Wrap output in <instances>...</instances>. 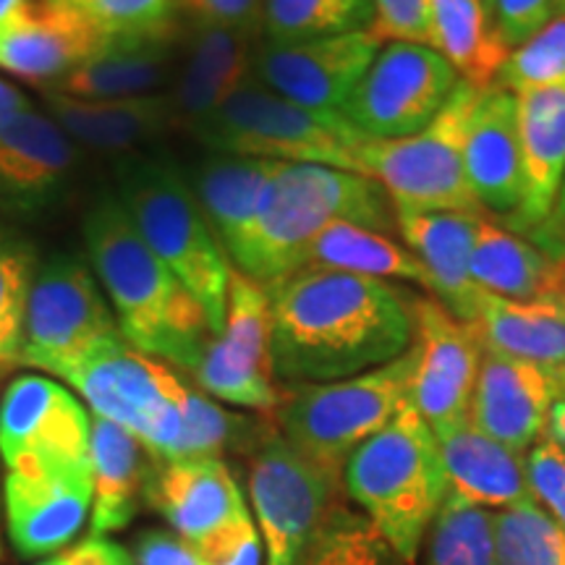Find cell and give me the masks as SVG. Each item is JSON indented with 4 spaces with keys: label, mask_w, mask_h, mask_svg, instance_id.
Segmentation results:
<instances>
[{
    "label": "cell",
    "mask_w": 565,
    "mask_h": 565,
    "mask_svg": "<svg viewBox=\"0 0 565 565\" xmlns=\"http://www.w3.org/2000/svg\"><path fill=\"white\" fill-rule=\"evenodd\" d=\"M490 11L511 51L555 17L553 0H490Z\"/></svg>",
    "instance_id": "obj_46"
},
{
    "label": "cell",
    "mask_w": 565,
    "mask_h": 565,
    "mask_svg": "<svg viewBox=\"0 0 565 565\" xmlns=\"http://www.w3.org/2000/svg\"><path fill=\"white\" fill-rule=\"evenodd\" d=\"M0 370H3V366H0Z\"/></svg>",
    "instance_id": "obj_58"
},
{
    "label": "cell",
    "mask_w": 565,
    "mask_h": 565,
    "mask_svg": "<svg viewBox=\"0 0 565 565\" xmlns=\"http://www.w3.org/2000/svg\"><path fill=\"white\" fill-rule=\"evenodd\" d=\"M463 166L479 207L500 217H513L524 202V168H521L515 95L503 84L479 89L466 129Z\"/></svg>",
    "instance_id": "obj_21"
},
{
    "label": "cell",
    "mask_w": 565,
    "mask_h": 565,
    "mask_svg": "<svg viewBox=\"0 0 565 565\" xmlns=\"http://www.w3.org/2000/svg\"><path fill=\"white\" fill-rule=\"evenodd\" d=\"M134 563L137 565H202L192 542L166 529H147L134 540Z\"/></svg>",
    "instance_id": "obj_48"
},
{
    "label": "cell",
    "mask_w": 565,
    "mask_h": 565,
    "mask_svg": "<svg viewBox=\"0 0 565 565\" xmlns=\"http://www.w3.org/2000/svg\"><path fill=\"white\" fill-rule=\"evenodd\" d=\"M343 482L364 519L406 565L416 561L450 492L440 445L412 401L353 450Z\"/></svg>",
    "instance_id": "obj_4"
},
{
    "label": "cell",
    "mask_w": 565,
    "mask_h": 565,
    "mask_svg": "<svg viewBox=\"0 0 565 565\" xmlns=\"http://www.w3.org/2000/svg\"><path fill=\"white\" fill-rule=\"evenodd\" d=\"M145 494L150 505L166 515L175 534H181L192 545L249 513L244 494L223 458L154 461Z\"/></svg>",
    "instance_id": "obj_22"
},
{
    "label": "cell",
    "mask_w": 565,
    "mask_h": 565,
    "mask_svg": "<svg viewBox=\"0 0 565 565\" xmlns=\"http://www.w3.org/2000/svg\"><path fill=\"white\" fill-rule=\"evenodd\" d=\"M173 61V26L126 38H103L100 45L45 92L79 100H129L158 95Z\"/></svg>",
    "instance_id": "obj_25"
},
{
    "label": "cell",
    "mask_w": 565,
    "mask_h": 565,
    "mask_svg": "<svg viewBox=\"0 0 565 565\" xmlns=\"http://www.w3.org/2000/svg\"><path fill=\"white\" fill-rule=\"evenodd\" d=\"M383 51L372 30L303 42H265L252 61L254 79L301 108L341 113Z\"/></svg>",
    "instance_id": "obj_15"
},
{
    "label": "cell",
    "mask_w": 565,
    "mask_h": 565,
    "mask_svg": "<svg viewBox=\"0 0 565 565\" xmlns=\"http://www.w3.org/2000/svg\"><path fill=\"white\" fill-rule=\"evenodd\" d=\"M372 32L380 40L429 45V0H374Z\"/></svg>",
    "instance_id": "obj_45"
},
{
    "label": "cell",
    "mask_w": 565,
    "mask_h": 565,
    "mask_svg": "<svg viewBox=\"0 0 565 565\" xmlns=\"http://www.w3.org/2000/svg\"><path fill=\"white\" fill-rule=\"evenodd\" d=\"M498 84L513 95L565 84V13H555L540 32L513 47Z\"/></svg>",
    "instance_id": "obj_41"
},
{
    "label": "cell",
    "mask_w": 565,
    "mask_h": 565,
    "mask_svg": "<svg viewBox=\"0 0 565 565\" xmlns=\"http://www.w3.org/2000/svg\"><path fill=\"white\" fill-rule=\"evenodd\" d=\"M374 0H263L267 42H303L372 30Z\"/></svg>",
    "instance_id": "obj_35"
},
{
    "label": "cell",
    "mask_w": 565,
    "mask_h": 565,
    "mask_svg": "<svg viewBox=\"0 0 565 565\" xmlns=\"http://www.w3.org/2000/svg\"><path fill=\"white\" fill-rule=\"evenodd\" d=\"M34 275L38 265H34L32 246L9 231H0V366L19 364Z\"/></svg>",
    "instance_id": "obj_39"
},
{
    "label": "cell",
    "mask_w": 565,
    "mask_h": 565,
    "mask_svg": "<svg viewBox=\"0 0 565 565\" xmlns=\"http://www.w3.org/2000/svg\"><path fill=\"white\" fill-rule=\"evenodd\" d=\"M270 171L273 160L223 152H212L196 166L194 196L228 259L252 228Z\"/></svg>",
    "instance_id": "obj_31"
},
{
    "label": "cell",
    "mask_w": 565,
    "mask_h": 565,
    "mask_svg": "<svg viewBox=\"0 0 565 565\" xmlns=\"http://www.w3.org/2000/svg\"><path fill=\"white\" fill-rule=\"evenodd\" d=\"M63 565H134L126 550L105 536H87L79 545L63 550Z\"/></svg>",
    "instance_id": "obj_50"
},
{
    "label": "cell",
    "mask_w": 565,
    "mask_h": 565,
    "mask_svg": "<svg viewBox=\"0 0 565 565\" xmlns=\"http://www.w3.org/2000/svg\"><path fill=\"white\" fill-rule=\"evenodd\" d=\"M414 377L408 401L433 429L469 419L484 341L477 324L461 322L437 299H416Z\"/></svg>",
    "instance_id": "obj_16"
},
{
    "label": "cell",
    "mask_w": 565,
    "mask_h": 565,
    "mask_svg": "<svg viewBox=\"0 0 565 565\" xmlns=\"http://www.w3.org/2000/svg\"><path fill=\"white\" fill-rule=\"evenodd\" d=\"M393 233L395 204L377 181L341 168L273 162L257 215L231 263L263 286L301 267L303 252L330 223Z\"/></svg>",
    "instance_id": "obj_3"
},
{
    "label": "cell",
    "mask_w": 565,
    "mask_h": 565,
    "mask_svg": "<svg viewBox=\"0 0 565 565\" xmlns=\"http://www.w3.org/2000/svg\"><path fill=\"white\" fill-rule=\"evenodd\" d=\"M103 416L145 445L158 463L173 461L181 440V393L186 383L162 359L126 341L105 338L61 374Z\"/></svg>",
    "instance_id": "obj_8"
},
{
    "label": "cell",
    "mask_w": 565,
    "mask_h": 565,
    "mask_svg": "<svg viewBox=\"0 0 565 565\" xmlns=\"http://www.w3.org/2000/svg\"><path fill=\"white\" fill-rule=\"evenodd\" d=\"M202 565H263L265 545L249 513L196 542Z\"/></svg>",
    "instance_id": "obj_44"
},
{
    "label": "cell",
    "mask_w": 565,
    "mask_h": 565,
    "mask_svg": "<svg viewBox=\"0 0 565 565\" xmlns=\"http://www.w3.org/2000/svg\"><path fill=\"white\" fill-rule=\"evenodd\" d=\"M477 330L487 349L524 359L565 380V294L532 301L479 296Z\"/></svg>",
    "instance_id": "obj_28"
},
{
    "label": "cell",
    "mask_w": 565,
    "mask_h": 565,
    "mask_svg": "<svg viewBox=\"0 0 565 565\" xmlns=\"http://www.w3.org/2000/svg\"><path fill=\"white\" fill-rule=\"evenodd\" d=\"M92 494V466L9 471L6 526L11 545L24 557L63 553L87 524Z\"/></svg>",
    "instance_id": "obj_17"
},
{
    "label": "cell",
    "mask_w": 565,
    "mask_h": 565,
    "mask_svg": "<svg viewBox=\"0 0 565 565\" xmlns=\"http://www.w3.org/2000/svg\"><path fill=\"white\" fill-rule=\"evenodd\" d=\"M74 162V141L51 116L34 110V105L3 118L0 204L13 212H40L66 189Z\"/></svg>",
    "instance_id": "obj_19"
},
{
    "label": "cell",
    "mask_w": 565,
    "mask_h": 565,
    "mask_svg": "<svg viewBox=\"0 0 565 565\" xmlns=\"http://www.w3.org/2000/svg\"><path fill=\"white\" fill-rule=\"evenodd\" d=\"M38 565H63V557H61V555H55V557H51V561L38 563Z\"/></svg>",
    "instance_id": "obj_56"
},
{
    "label": "cell",
    "mask_w": 565,
    "mask_h": 565,
    "mask_svg": "<svg viewBox=\"0 0 565 565\" xmlns=\"http://www.w3.org/2000/svg\"><path fill=\"white\" fill-rule=\"evenodd\" d=\"M103 38L147 34L171 26L175 0H68Z\"/></svg>",
    "instance_id": "obj_42"
},
{
    "label": "cell",
    "mask_w": 565,
    "mask_h": 565,
    "mask_svg": "<svg viewBox=\"0 0 565 565\" xmlns=\"http://www.w3.org/2000/svg\"><path fill=\"white\" fill-rule=\"evenodd\" d=\"M484 3H487V6H490V0H484Z\"/></svg>",
    "instance_id": "obj_57"
},
{
    "label": "cell",
    "mask_w": 565,
    "mask_h": 565,
    "mask_svg": "<svg viewBox=\"0 0 565 565\" xmlns=\"http://www.w3.org/2000/svg\"><path fill=\"white\" fill-rule=\"evenodd\" d=\"M429 45L477 89L494 84L511 55L484 0H429Z\"/></svg>",
    "instance_id": "obj_32"
},
{
    "label": "cell",
    "mask_w": 565,
    "mask_h": 565,
    "mask_svg": "<svg viewBox=\"0 0 565 565\" xmlns=\"http://www.w3.org/2000/svg\"><path fill=\"white\" fill-rule=\"evenodd\" d=\"M479 212L395 210L406 249L419 259L435 299L461 322L477 324L479 286L471 278V242Z\"/></svg>",
    "instance_id": "obj_23"
},
{
    "label": "cell",
    "mask_w": 565,
    "mask_h": 565,
    "mask_svg": "<svg viewBox=\"0 0 565 565\" xmlns=\"http://www.w3.org/2000/svg\"><path fill=\"white\" fill-rule=\"evenodd\" d=\"M524 202L508 217L513 233L534 231L553 210L565 173V84L515 95Z\"/></svg>",
    "instance_id": "obj_24"
},
{
    "label": "cell",
    "mask_w": 565,
    "mask_h": 565,
    "mask_svg": "<svg viewBox=\"0 0 565 565\" xmlns=\"http://www.w3.org/2000/svg\"><path fill=\"white\" fill-rule=\"evenodd\" d=\"M194 134L212 152L362 173L359 154L366 137L343 113L301 108L252 76Z\"/></svg>",
    "instance_id": "obj_6"
},
{
    "label": "cell",
    "mask_w": 565,
    "mask_h": 565,
    "mask_svg": "<svg viewBox=\"0 0 565 565\" xmlns=\"http://www.w3.org/2000/svg\"><path fill=\"white\" fill-rule=\"evenodd\" d=\"M526 482L534 503L565 532V450L550 437L526 454Z\"/></svg>",
    "instance_id": "obj_43"
},
{
    "label": "cell",
    "mask_w": 565,
    "mask_h": 565,
    "mask_svg": "<svg viewBox=\"0 0 565 565\" xmlns=\"http://www.w3.org/2000/svg\"><path fill=\"white\" fill-rule=\"evenodd\" d=\"M47 110L71 141L100 152H126L175 124L171 97L147 95L129 100H79L45 92Z\"/></svg>",
    "instance_id": "obj_29"
},
{
    "label": "cell",
    "mask_w": 565,
    "mask_h": 565,
    "mask_svg": "<svg viewBox=\"0 0 565 565\" xmlns=\"http://www.w3.org/2000/svg\"><path fill=\"white\" fill-rule=\"evenodd\" d=\"M440 445L450 492L479 508H513L534 500L526 482V456L492 440L471 419L433 429Z\"/></svg>",
    "instance_id": "obj_26"
},
{
    "label": "cell",
    "mask_w": 565,
    "mask_h": 565,
    "mask_svg": "<svg viewBox=\"0 0 565 565\" xmlns=\"http://www.w3.org/2000/svg\"><path fill=\"white\" fill-rule=\"evenodd\" d=\"M471 278L479 291L513 301L557 294V263L526 236L479 215L471 242Z\"/></svg>",
    "instance_id": "obj_33"
},
{
    "label": "cell",
    "mask_w": 565,
    "mask_h": 565,
    "mask_svg": "<svg viewBox=\"0 0 565 565\" xmlns=\"http://www.w3.org/2000/svg\"><path fill=\"white\" fill-rule=\"evenodd\" d=\"M249 34L196 24L189 40L186 63L171 97L175 121L194 131L228 103L233 92L249 79Z\"/></svg>",
    "instance_id": "obj_27"
},
{
    "label": "cell",
    "mask_w": 565,
    "mask_h": 565,
    "mask_svg": "<svg viewBox=\"0 0 565 565\" xmlns=\"http://www.w3.org/2000/svg\"><path fill=\"white\" fill-rule=\"evenodd\" d=\"M113 335H121V328L92 267L71 254L47 259L26 301L19 364L61 377Z\"/></svg>",
    "instance_id": "obj_10"
},
{
    "label": "cell",
    "mask_w": 565,
    "mask_h": 565,
    "mask_svg": "<svg viewBox=\"0 0 565 565\" xmlns=\"http://www.w3.org/2000/svg\"><path fill=\"white\" fill-rule=\"evenodd\" d=\"M557 387L561 380L542 366L484 345L469 419L492 440L526 456L547 433Z\"/></svg>",
    "instance_id": "obj_18"
},
{
    "label": "cell",
    "mask_w": 565,
    "mask_h": 565,
    "mask_svg": "<svg viewBox=\"0 0 565 565\" xmlns=\"http://www.w3.org/2000/svg\"><path fill=\"white\" fill-rule=\"evenodd\" d=\"M30 3L32 0H0V24H3V21L17 19Z\"/></svg>",
    "instance_id": "obj_53"
},
{
    "label": "cell",
    "mask_w": 565,
    "mask_h": 565,
    "mask_svg": "<svg viewBox=\"0 0 565 565\" xmlns=\"http://www.w3.org/2000/svg\"><path fill=\"white\" fill-rule=\"evenodd\" d=\"M479 89L469 82L458 87L435 121L404 139H366L362 173L385 189L395 210L414 212H479L463 166L469 116Z\"/></svg>",
    "instance_id": "obj_9"
},
{
    "label": "cell",
    "mask_w": 565,
    "mask_h": 565,
    "mask_svg": "<svg viewBox=\"0 0 565 565\" xmlns=\"http://www.w3.org/2000/svg\"><path fill=\"white\" fill-rule=\"evenodd\" d=\"M526 238L536 249L545 252L550 259H555V263L565 259V173L553 210H550V215L534 231L526 233Z\"/></svg>",
    "instance_id": "obj_49"
},
{
    "label": "cell",
    "mask_w": 565,
    "mask_h": 565,
    "mask_svg": "<svg viewBox=\"0 0 565 565\" xmlns=\"http://www.w3.org/2000/svg\"><path fill=\"white\" fill-rule=\"evenodd\" d=\"M545 437H550V440H553L557 448L565 450V380L561 383V387H557L553 408H550Z\"/></svg>",
    "instance_id": "obj_51"
},
{
    "label": "cell",
    "mask_w": 565,
    "mask_h": 565,
    "mask_svg": "<svg viewBox=\"0 0 565 565\" xmlns=\"http://www.w3.org/2000/svg\"><path fill=\"white\" fill-rule=\"evenodd\" d=\"M92 416L74 393L42 374H21L0 401V456L9 471L92 466Z\"/></svg>",
    "instance_id": "obj_14"
},
{
    "label": "cell",
    "mask_w": 565,
    "mask_h": 565,
    "mask_svg": "<svg viewBox=\"0 0 565 565\" xmlns=\"http://www.w3.org/2000/svg\"><path fill=\"white\" fill-rule=\"evenodd\" d=\"M557 294H565V259L557 263Z\"/></svg>",
    "instance_id": "obj_54"
},
{
    "label": "cell",
    "mask_w": 565,
    "mask_h": 565,
    "mask_svg": "<svg viewBox=\"0 0 565 565\" xmlns=\"http://www.w3.org/2000/svg\"><path fill=\"white\" fill-rule=\"evenodd\" d=\"M458 71L422 42H391L343 105V118L366 139H404L435 121L450 100Z\"/></svg>",
    "instance_id": "obj_12"
},
{
    "label": "cell",
    "mask_w": 565,
    "mask_h": 565,
    "mask_svg": "<svg viewBox=\"0 0 565 565\" xmlns=\"http://www.w3.org/2000/svg\"><path fill=\"white\" fill-rule=\"evenodd\" d=\"M246 435V419L225 412L215 398L186 385L181 393V440L173 461L223 458Z\"/></svg>",
    "instance_id": "obj_40"
},
{
    "label": "cell",
    "mask_w": 565,
    "mask_h": 565,
    "mask_svg": "<svg viewBox=\"0 0 565 565\" xmlns=\"http://www.w3.org/2000/svg\"><path fill=\"white\" fill-rule=\"evenodd\" d=\"M299 270H335L377 280H406L429 288L419 259L391 233L345 221L330 223L303 252Z\"/></svg>",
    "instance_id": "obj_34"
},
{
    "label": "cell",
    "mask_w": 565,
    "mask_h": 565,
    "mask_svg": "<svg viewBox=\"0 0 565 565\" xmlns=\"http://www.w3.org/2000/svg\"><path fill=\"white\" fill-rule=\"evenodd\" d=\"M118 202L147 246L202 303L212 335L221 333L233 263L210 228L192 183L171 162L131 158L118 168Z\"/></svg>",
    "instance_id": "obj_5"
},
{
    "label": "cell",
    "mask_w": 565,
    "mask_h": 565,
    "mask_svg": "<svg viewBox=\"0 0 565 565\" xmlns=\"http://www.w3.org/2000/svg\"><path fill=\"white\" fill-rule=\"evenodd\" d=\"M194 24L246 32L263 24V0H175Z\"/></svg>",
    "instance_id": "obj_47"
},
{
    "label": "cell",
    "mask_w": 565,
    "mask_h": 565,
    "mask_svg": "<svg viewBox=\"0 0 565 565\" xmlns=\"http://www.w3.org/2000/svg\"><path fill=\"white\" fill-rule=\"evenodd\" d=\"M192 374L210 398L223 404L252 412L280 406L270 359V294L236 265L231 267L223 330L204 345Z\"/></svg>",
    "instance_id": "obj_13"
},
{
    "label": "cell",
    "mask_w": 565,
    "mask_h": 565,
    "mask_svg": "<svg viewBox=\"0 0 565 565\" xmlns=\"http://www.w3.org/2000/svg\"><path fill=\"white\" fill-rule=\"evenodd\" d=\"M416 364L414 345L395 362L320 385H296L282 395L280 435L330 475L341 477L359 445L377 435L408 401Z\"/></svg>",
    "instance_id": "obj_7"
},
{
    "label": "cell",
    "mask_w": 565,
    "mask_h": 565,
    "mask_svg": "<svg viewBox=\"0 0 565 565\" xmlns=\"http://www.w3.org/2000/svg\"><path fill=\"white\" fill-rule=\"evenodd\" d=\"M84 246L126 341L194 372L212 338L207 312L147 246L116 196H103L87 212Z\"/></svg>",
    "instance_id": "obj_2"
},
{
    "label": "cell",
    "mask_w": 565,
    "mask_h": 565,
    "mask_svg": "<svg viewBox=\"0 0 565 565\" xmlns=\"http://www.w3.org/2000/svg\"><path fill=\"white\" fill-rule=\"evenodd\" d=\"M275 380L320 385L395 362L414 345L412 307L387 280L296 270L267 286Z\"/></svg>",
    "instance_id": "obj_1"
},
{
    "label": "cell",
    "mask_w": 565,
    "mask_h": 565,
    "mask_svg": "<svg viewBox=\"0 0 565 565\" xmlns=\"http://www.w3.org/2000/svg\"><path fill=\"white\" fill-rule=\"evenodd\" d=\"M338 477L296 450L280 433L267 435L249 463V498L265 565H299L333 511Z\"/></svg>",
    "instance_id": "obj_11"
},
{
    "label": "cell",
    "mask_w": 565,
    "mask_h": 565,
    "mask_svg": "<svg viewBox=\"0 0 565 565\" xmlns=\"http://www.w3.org/2000/svg\"><path fill=\"white\" fill-rule=\"evenodd\" d=\"M26 108H32L30 97H26L24 92L17 87V84L0 79V121L13 116V113H21Z\"/></svg>",
    "instance_id": "obj_52"
},
{
    "label": "cell",
    "mask_w": 565,
    "mask_h": 565,
    "mask_svg": "<svg viewBox=\"0 0 565 565\" xmlns=\"http://www.w3.org/2000/svg\"><path fill=\"white\" fill-rule=\"evenodd\" d=\"M555 13H565V0H553Z\"/></svg>",
    "instance_id": "obj_55"
},
{
    "label": "cell",
    "mask_w": 565,
    "mask_h": 565,
    "mask_svg": "<svg viewBox=\"0 0 565 565\" xmlns=\"http://www.w3.org/2000/svg\"><path fill=\"white\" fill-rule=\"evenodd\" d=\"M500 565H565V532L534 500L492 513Z\"/></svg>",
    "instance_id": "obj_37"
},
{
    "label": "cell",
    "mask_w": 565,
    "mask_h": 565,
    "mask_svg": "<svg viewBox=\"0 0 565 565\" xmlns=\"http://www.w3.org/2000/svg\"><path fill=\"white\" fill-rule=\"evenodd\" d=\"M92 519L89 536L121 532L137 515L147 487V448L124 427L92 416Z\"/></svg>",
    "instance_id": "obj_30"
},
{
    "label": "cell",
    "mask_w": 565,
    "mask_h": 565,
    "mask_svg": "<svg viewBox=\"0 0 565 565\" xmlns=\"http://www.w3.org/2000/svg\"><path fill=\"white\" fill-rule=\"evenodd\" d=\"M299 565H398V555L364 515L330 511Z\"/></svg>",
    "instance_id": "obj_38"
},
{
    "label": "cell",
    "mask_w": 565,
    "mask_h": 565,
    "mask_svg": "<svg viewBox=\"0 0 565 565\" xmlns=\"http://www.w3.org/2000/svg\"><path fill=\"white\" fill-rule=\"evenodd\" d=\"M427 565H500L492 513L448 492L429 529Z\"/></svg>",
    "instance_id": "obj_36"
},
{
    "label": "cell",
    "mask_w": 565,
    "mask_h": 565,
    "mask_svg": "<svg viewBox=\"0 0 565 565\" xmlns=\"http://www.w3.org/2000/svg\"><path fill=\"white\" fill-rule=\"evenodd\" d=\"M100 42L103 34L68 0H32L17 19L0 24V71L47 89Z\"/></svg>",
    "instance_id": "obj_20"
}]
</instances>
